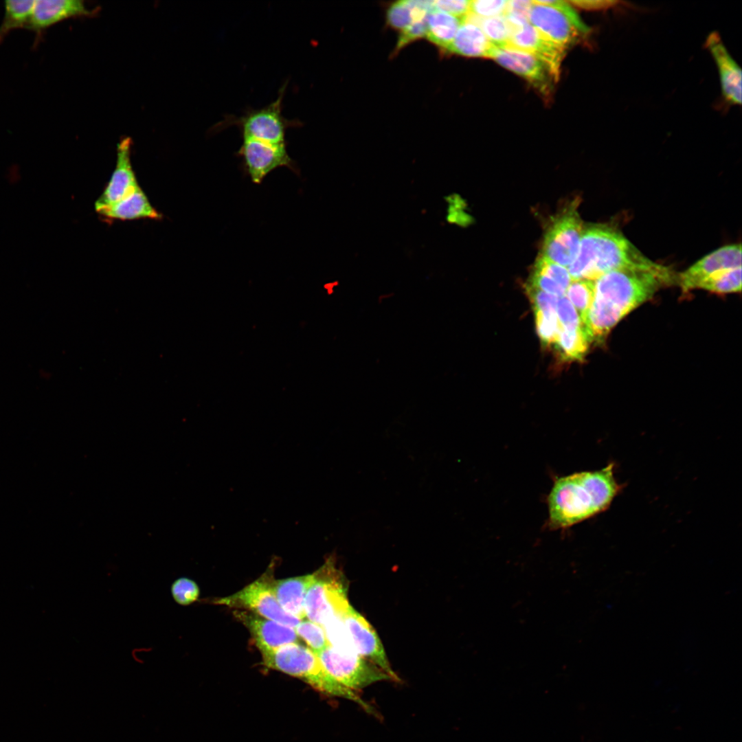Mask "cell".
Listing matches in <instances>:
<instances>
[{
  "label": "cell",
  "mask_w": 742,
  "mask_h": 742,
  "mask_svg": "<svg viewBox=\"0 0 742 742\" xmlns=\"http://www.w3.org/2000/svg\"><path fill=\"white\" fill-rule=\"evenodd\" d=\"M567 269L572 280H596L611 271L636 270L652 273L667 286L677 281L670 267L645 256L616 227L601 224L583 229L577 254Z\"/></svg>",
  "instance_id": "obj_1"
},
{
  "label": "cell",
  "mask_w": 742,
  "mask_h": 742,
  "mask_svg": "<svg viewBox=\"0 0 742 742\" xmlns=\"http://www.w3.org/2000/svg\"><path fill=\"white\" fill-rule=\"evenodd\" d=\"M620 488L613 463L598 471L554 477L546 498L548 529H567L605 511Z\"/></svg>",
  "instance_id": "obj_2"
},
{
  "label": "cell",
  "mask_w": 742,
  "mask_h": 742,
  "mask_svg": "<svg viewBox=\"0 0 742 742\" xmlns=\"http://www.w3.org/2000/svg\"><path fill=\"white\" fill-rule=\"evenodd\" d=\"M666 282L642 271L614 270L595 280L585 331L590 342H602L627 315L649 300Z\"/></svg>",
  "instance_id": "obj_3"
},
{
  "label": "cell",
  "mask_w": 742,
  "mask_h": 742,
  "mask_svg": "<svg viewBox=\"0 0 742 742\" xmlns=\"http://www.w3.org/2000/svg\"><path fill=\"white\" fill-rule=\"evenodd\" d=\"M261 654L267 667L297 677L322 693L350 699L372 712L357 691L343 686L326 671L317 654L308 647L293 643Z\"/></svg>",
  "instance_id": "obj_4"
},
{
  "label": "cell",
  "mask_w": 742,
  "mask_h": 742,
  "mask_svg": "<svg viewBox=\"0 0 742 742\" xmlns=\"http://www.w3.org/2000/svg\"><path fill=\"white\" fill-rule=\"evenodd\" d=\"M289 80L280 87L276 100L259 109L247 107L240 116L227 114L215 124L210 133L216 134L231 126H236L242 138H249L274 144H286V131L288 128H298L303 123L297 120H289L282 114L283 100Z\"/></svg>",
  "instance_id": "obj_5"
},
{
  "label": "cell",
  "mask_w": 742,
  "mask_h": 742,
  "mask_svg": "<svg viewBox=\"0 0 742 742\" xmlns=\"http://www.w3.org/2000/svg\"><path fill=\"white\" fill-rule=\"evenodd\" d=\"M315 578L305 598L306 618L324 628L330 621L341 617L350 603L342 573L331 557L314 572Z\"/></svg>",
  "instance_id": "obj_6"
},
{
  "label": "cell",
  "mask_w": 742,
  "mask_h": 742,
  "mask_svg": "<svg viewBox=\"0 0 742 742\" xmlns=\"http://www.w3.org/2000/svg\"><path fill=\"white\" fill-rule=\"evenodd\" d=\"M316 654L326 671L339 683L352 690L358 692L377 682L394 680L372 662L355 653L341 651L331 644Z\"/></svg>",
  "instance_id": "obj_7"
},
{
  "label": "cell",
  "mask_w": 742,
  "mask_h": 742,
  "mask_svg": "<svg viewBox=\"0 0 742 742\" xmlns=\"http://www.w3.org/2000/svg\"><path fill=\"white\" fill-rule=\"evenodd\" d=\"M271 577L265 574L236 593L216 598L213 603L238 610L249 611L295 628L301 620L281 607L271 588Z\"/></svg>",
  "instance_id": "obj_8"
},
{
  "label": "cell",
  "mask_w": 742,
  "mask_h": 742,
  "mask_svg": "<svg viewBox=\"0 0 742 742\" xmlns=\"http://www.w3.org/2000/svg\"><path fill=\"white\" fill-rule=\"evenodd\" d=\"M528 22L547 38L565 50L589 33L577 12H565L532 1Z\"/></svg>",
  "instance_id": "obj_9"
},
{
  "label": "cell",
  "mask_w": 742,
  "mask_h": 742,
  "mask_svg": "<svg viewBox=\"0 0 742 742\" xmlns=\"http://www.w3.org/2000/svg\"><path fill=\"white\" fill-rule=\"evenodd\" d=\"M583 229L576 203L572 204L550 225L545 235L541 256L568 267L577 254Z\"/></svg>",
  "instance_id": "obj_10"
},
{
  "label": "cell",
  "mask_w": 742,
  "mask_h": 742,
  "mask_svg": "<svg viewBox=\"0 0 742 742\" xmlns=\"http://www.w3.org/2000/svg\"><path fill=\"white\" fill-rule=\"evenodd\" d=\"M237 157L242 159L243 170L253 183L259 184L271 171L286 167L299 175L296 163L289 156L286 144L274 145L259 140L243 138Z\"/></svg>",
  "instance_id": "obj_11"
},
{
  "label": "cell",
  "mask_w": 742,
  "mask_h": 742,
  "mask_svg": "<svg viewBox=\"0 0 742 742\" xmlns=\"http://www.w3.org/2000/svg\"><path fill=\"white\" fill-rule=\"evenodd\" d=\"M341 622L354 651L383 669L394 680L398 679L391 668L381 641L365 618L350 605L341 617Z\"/></svg>",
  "instance_id": "obj_12"
},
{
  "label": "cell",
  "mask_w": 742,
  "mask_h": 742,
  "mask_svg": "<svg viewBox=\"0 0 742 742\" xmlns=\"http://www.w3.org/2000/svg\"><path fill=\"white\" fill-rule=\"evenodd\" d=\"M234 615L248 629L261 653L300 642L295 629L290 626L246 610L236 609Z\"/></svg>",
  "instance_id": "obj_13"
},
{
  "label": "cell",
  "mask_w": 742,
  "mask_h": 742,
  "mask_svg": "<svg viewBox=\"0 0 742 742\" xmlns=\"http://www.w3.org/2000/svg\"><path fill=\"white\" fill-rule=\"evenodd\" d=\"M508 45L535 56L547 68L552 80H559L566 50L547 38L529 23L513 31Z\"/></svg>",
  "instance_id": "obj_14"
},
{
  "label": "cell",
  "mask_w": 742,
  "mask_h": 742,
  "mask_svg": "<svg viewBox=\"0 0 742 742\" xmlns=\"http://www.w3.org/2000/svg\"><path fill=\"white\" fill-rule=\"evenodd\" d=\"M741 244L719 248L677 274V284L683 292L697 289L702 281L712 274L725 269L741 267Z\"/></svg>",
  "instance_id": "obj_15"
},
{
  "label": "cell",
  "mask_w": 742,
  "mask_h": 742,
  "mask_svg": "<svg viewBox=\"0 0 742 742\" xmlns=\"http://www.w3.org/2000/svg\"><path fill=\"white\" fill-rule=\"evenodd\" d=\"M491 58L502 67L521 76L541 93L550 91V80H552L547 68L533 55L510 45L495 47Z\"/></svg>",
  "instance_id": "obj_16"
},
{
  "label": "cell",
  "mask_w": 742,
  "mask_h": 742,
  "mask_svg": "<svg viewBox=\"0 0 742 742\" xmlns=\"http://www.w3.org/2000/svg\"><path fill=\"white\" fill-rule=\"evenodd\" d=\"M131 144L130 137H124L118 143L115 170L95 203V210L121 200L139 186L131 161Z\"/></svg>",
  "instance_id": "obj_17"
},
{
  "label": "cell",
  "mask_w": 742,
  "mask_h": 742,
  "mask_svg": "<svg viewBox=\"0 0 742 742\" xmlns=\"http://www.w3.org/2000/svg\"><path fill=\"white\" fill-rule=\"evenodd\" d=\"M706 47L710 52L718 69L722 95L728 104H741V70L729 54L719 34L711 32Z\"/></svg>",
  "instance_id": "obj_18"
},
{
  "label": "cell",
  "mask_w": 742,
  "mask_h": 742,
  "mask_svg": "<svg viewBox=\"0 0 742 742\" xmlns=\"http://www.w3.org/2000/svg\"><path fill=\"white\" fill-rule=\"evenodd\" d=\"M80 0H38L35 1L27 29L34 32L39 40L44 31L52 25L65 19L91 14Z\"/></svg>",
  "instance_id": "obj_19"
},
{
  "label": "cell",
  "mask_w": 742,
  "mask_h": 742,
  "mask_svg": "<svg viewBox=\"0 0 742 742\" xmlns=\"http://www.w3.org/2000/svg\"><path fill=\"white\" fill-rule=\"evenodd\" d=\"M314 578V572L284 579L275 580L271 577L270 585L281 607L302 620L306 618V594Z\"/></svg>",
  "instance_id": "obj_20"
},
{
  "label": "cell",
  "mask_w": 742,
  "mask_h": 742,
  "mask_svg": "<svg viewBox=\"0 0 742 742\" xmlns=\"http://www.w3.org/2000/svg\"><path fill=\"white\" fill-rule=\"evenodd\" d=\"M95 211L102 219L109 222L142 218L159 220L161 218V214L151 205L139 186L121 200Z\"/></svg>",
  "instance_id": "obj_21"
},
{
  "label": "cell",
  "mask_w": 742,
  "mask_h": 742,
  "mask_svg": "<svg viewBox=\"0 0 742 742\" xmlns=\"http://www.w3.org/2000/svg\"><path fill=\"white\" fill-rule=\"evenodd\" d=\"M495 47L480 27L465 16L447 51L465 56L491 58Z\"/></svg>",
  "instance_id": "obj_22"
},
{
  "label": "cell",
  "mask_w": 742,
  "mask_h": 742,
  "mask_svg": "<svg viewBox=\"0 0 742 742\" xmlns=\"http://www.w3.org/2000/svg\"><path fill=\"white\" fill-rule=\"evenodd\" d=\"M462 20L463 19L434 10L426 18V36L431 43L447 51Z\"/></svg>",
  "instance_id": "obj_23"
},
{
  "label": "cell",
  "mask_w": 742,
  "mask_h": 742,
  "mask_svg": "<svg viewBox=\"0 0 742 742\" xmlns=\"http://www.w3.org/2000/svg\"><path fill=\"white\" fill-rule=\"evenodd\" d=\"M35 1L8 0L4 2V16L0 25V43L12 30L27 28Z\"/></svg>",
  "instance_id": "obj_24"
},
{
  "label": "cell",
  "mask_w": 742,
  "mask_h": 742,
  "mask_svg": "<svg viewBox=\"0 0 742 742\" xmlns=\"http://www.w3.org/2000/svg\"><path fill=\"white\" fill-rule=\"evenodd\" d=\"M591 343L582 327L567 329L560 327L555 343L556 348L565 361L582 360Z\"/></svg>",
  "instance_id": "obj_25"
},
{
  "label": "cell",
  "mask_w": 742,
  "mask_h": 742,
  "mask_svg": "<svg viewBox=\"0 0 742 742\" xmlns=\"http://www.w3.org/2000/svg\"><path fill=\"white\" fill-rule=\"evenodd\" d=\"M594 289L595 280L579 279L572 280L565 291V295L575 308L584 330L594 299Z\"/></svg>",
  "instance_id": "obj_26"
},
{
  "label": "cell",
  "mask_w": 742,
  "mask_h": 742,
  "mask_svg": "<svg viewBox=\"0 0 742 742\" xmlns=\"http://www.w3.org/2000/svg\"><path fill=\"white\" fill-rule=\"evenodd\" d=\"M466 17L475 23L495 47H502L508 45L512 29L504 14L480 19L469 13Z\"/></svg>",
  "instance_id": "obj_27"
},
{
  "label": "cell",
  "mask_w": 742,
  "mask_h": 742,
  "mask_svg": "<svg viewBox=\"0 0 742 742\" xmlns=\"http://www.w3.org/2000/svg\"><path fill=\"white\" fill-rule=\"evenodd\" d=\"M697 289L717 293L739 292L741 290V267L719 271L702 281Z\"/></svg>",
  "instance_id": "obj_28"
},
{
  "label": "cell",
  "mask_w": 742,
  "mask_h": 742,
  "mask_svg": "<svg viewBox=\"0 0 742 742\" xmlns=\"http://www.w3.org/2000/svg\"><path fill=\"white\" fill-rule=\"evenodd\" d=\"M294 629L299 638L315 653L322 651L330 645L324 628L308 619L302 620Z\"/></svg>",
  "instance_id": "obj_29"
},
{
  "label": "cell",
  "mask_w": 742,
  "mask_h": 742,
  "mask_svg": "<svg viewBox=\"0 0 742 742\" xmlns=\"http://www.w3.org/2000/svg\"><path fill=\"white\" fill-rule=\"evenodd\" d=\"M536 328L543 346L555 344L560 331L556 311L534 310Z\"/></svg>",
  "instance_id": "obj_30"
},
{
  "label": "cell",
  "mask_w": 742,
  "mask_h": 742,
  "mask_svg": "<svg viewBox=\"0 0 742 742\" xmlns=\"http://www.w3.org/2000/svg\"><path fill=\"white\" fill-rule=\"evenodd\" d=\"M532 272L554 281L565 291L572 281L567 267L558 265L542 256L537 260Z\"/></svg>",
  "instance_id": "obj_31"
},
{
  "label": "cell",
  "mask_w": 742,
  "mask_h": 742,
  "mask_svg": "<svg viewBox=\"0 0 742 742\" xmlns=\"http://www.w3.org/2000/svg\"><path fill=\"white\" fill-rule=\"evenodd\" d=\"M170 592L175 602L181 606L192 605L200 594L197 583L188 577L175 579L171 584Z\"/></svg>",
  "instance_id": "obj_32"
},
{
  "label": "cell",
  "mask_w": 742,
  "mask_h": 742,
  "mask_svg": "<svg viewBox=\"0 0 742 742\" xmlns=\"http://www.w3.org/2000/svg\"><path fill=\"white\" fill-rule=\"evenodd\" d=\"M387 21L389 25L403 32L413 22L412 8L408 1H399L390 6L387 11Z\"/></svg>",
  "instance_id": "obj_33"
},
{
  "label": "cell",
  "mask_w": 742,
  "mask_h": 742,
  "mask_svg": "<svg viewBox=\"0 0 742 742\" xmlns=\"http://www.w3.org/2000/svg\"><path fill=\"white\" fill-rule=\"evenodd\" d=\"M508 1L493 0L470 1L469 14L480 19H486L503 15L506 9Z\"/></svg>",
  "instance_id": "obj_34"
},
{
  "label": "cell",
  "mask_w": 742,
  "mask_h": 742,
  "mask_svg": "<svg viewBox=\"0 0 742 742\" xmlns=\"http://www.w3.org/2000/svg\"><path fill=\"white\" fill-rule=\"evenodd\" d=\"M556 311L561 328L572 329L582 327L575 308L565 295L558 298Z\"/></svg>",
  "instance_id": "obj_35"
},
{
  "label": "cell",
  "mask_w": 742,
  "mask_h": 742,
  "mask_svg": "<svg viewBox=\"0 0 742 742\" xmlns=\"http://www.w3.org/2000/svg\"><path fill=\"white\" fill-rule=\"evenodd\" d=\"M526 291L532 303L534 310L542 311H556L558 297L527 284Z\"/></svg>",
  "instance_id": "obj_36"
},
{
  "label": "cell",
  "mask_w": 742,
  "mask_h": 742,
  "mask_svg": "<svg viewBox=\"0 0 742 742\" xmlns=\"http://www.w3.org/2000/svg\"><path fill=\"white\" fill-rule=\"evenodd\" d=\"M470 1L439 0L434 1L435 10L463 19L469 13Z\"/></svg>",
  "instance_id": "obj_37"
},
{
  "label": "cell",
  "mask_w": 742,
  "mask_h": 742,
  "mask_svg": "<svg viewBox=\"0 0 742 742\" xmlns=\"http://www.w3.org/2000/svg\"><path fill=\"white\" fill-rule=\"evenodd\" d=\"M426 20L413 22L407 28L401 32L397 43V49L418 38L426 36Z\"/></svg>",
  "instance_id": "obj_38"
},
{
  "label": "cell",
  "mask_w": 742,
  "mask_h": 742,
  "mask_svg": "<svg viewBox=\"0 0 742 742\" xmlns=\"http://www.w3.org/2000/svg\"><path fill=\"white\" fill-rule=\"evenodd\" d=\"M569 3L585 10H603L607 9L616 5L620 3L618 1H568Z\"/></svg>",
  "instance_id": "obj_39"
}]
</instances>
